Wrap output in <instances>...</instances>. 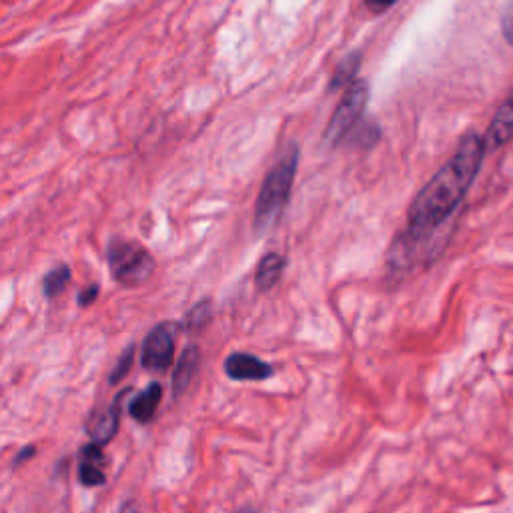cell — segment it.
<instances>
[{
	"instance_id": "cell-1",
	"label": "cell",
	"mask_w": 513,
	"mask_h": 513,
	"mask_svg": "<svg viewBox=\"0 0 513 513\" xmlns=\"http://www.w3.org/2000/svg\"><path fill=\"white\" fill-rule=\"evenodd\" d=\"M485 153L483 137L469 133L461 139L453 157L415 195L407 211L405 241L409 245L431 237L455 213L473 185Z\"/></svg>"
},
{
	"instance_id": "cell-2",
	"label": "cell",
	"mask_w": 513,
	"mask_h": 513,
	"mask_svg": "<svg viewBox=\"0 0 513 513\" xmlns=\"http://www.w3.org/2000/svg\"><path fill=\"white\" fill-rule=\"evenodd\" d=\"M297 165H299V149L297 145H289L281 159L271 167L267 173L257 205H255V231L263 233L269 227L275 225L279 215L289 203L293 181L297 175Z\"/></svg>"
},
{
	"instance_id": "cell-3",
	"label": "cell",
	"mask_w": 513,
	"mask_h": 513,
	"mask_svg": "<svg viewBox=\"0 0 513 513\" xmlns=\"http://www.w3.org/2000/svg\"><path fill=\"white\" fill-rule=\"evenodd\" d=\"M109 265L115 281L131 289L145 285L155 271L151 253L133 241H113L109 247Z\"/></svg>"
},
{
	"instance_id": "cell-4",
	"label": "cell",
	"mask_w": 513,
	"mask_h": 513,
	"mask_svg": "<svg viewBox=\"0 0 513 513\" xmlns=\"http://www.w3.org/2000/svg\"><path fill=\"white\" fill-rule=\"evenodd\" d=\"M367 99H369V89H367V83L361 79H357L353 85L345 89V95L341 97L325 129V141L329 145H337L345 141L349 133L359 125Z\"/></svg>"
},
{
	"instance_id": "cell-5",
	"label": "cell",
	"mask_w": 513,
	"mask_h": 513,
	"mask_svg": "<svg viewBox=\"0 0 513 513\" xmlns=\"http://www.w3.org/2000/svg\"><path fill=\"white\" fill-rule=\"evenodd\" d=\"M175 337V323H161L153 327L143 343V367L149 371H167L175 361Z\"/></svg>"
},
{
	"instance_id": "cell-6",
	"label": "cell",
	"mask_w": 513,
	"mask_h": 513,
	"mask_svg": "<svg viewBox=\"0 0 513 513\" xmlns=\"http://www.w3.org/2000/svg\"><path fill=\"white\" fill-rule=\"evenodd\" d=\"M223 369H225L227 377L233 381H267L275 373L273 365H269L267 361H263L251 353H245V351L231 353L225 359Z\"/></svg>"
},
{
	"instance_id": "cell-7",
	"label": "cell",
	"mask_w": 513,
	"mask_h": 513,
	"mask_svg": "<svg viewBox=\"0 0 513 513\" xmlns=\"http://www.w3.org/2000/svg\"><path fill=\"white\" fill-rule=\"evenodd\" d=\"M131 393V389H123L111 407H107L105 411L97 413L89 425H87V431H89V437L93 443L97 445H107L119 431V423H121V405H123V399Z\"/></svg>"
},
{
	"instance_id": "cell-8",
	"label": "cell",
	"mask_w": 513,
	"mask_h": 513,
	"mask_svg": "<svg viewBox=\"0 0 513 513\" xmlns=\"http://www.w3.org/2000/svg\"><path fill=\"white\" fill-rule=\"evenodd\" d=\"M511 139H513V93L497 109L483 141H485V149L491 153L503 147L505 143H509Z\"/></svg>"
},
{
	"instance_id": "cell-9",
	"label": "cell",
	"mask_w": 513,
	"mask_h": 513,
	"mask_svg": "<svg viewBox=\"0 0 513 513\" xmlns=\"http://www.w3.org/2000/svg\"><path fill=\"white\" fill-rule=\"evenodd\" d=\"M201 365V349L197 345L185 347L181 357L177 359V369L173 373V397L179 399L193 383Z\"/></svg>"
},
{
	"instance_id": "cell-10",
	"label": "cell",
	"mask_w": 513,
	"mask_h": 513,
	"mask_svg": "<svg viewBox=\"0 0 513 513\" xmlns=\"http://www.w3.org/2000/svg\"><path fill=\"white\" fill-rule=\"evenodd\" d=\"M163 399V385L153 381L143 393H139L131 405H129V413L135 421L139 423H149L153 421V417L157 415V409L161 405Z\"/></svg>"
},
{
	"instance_id": "cell-11",
	"label": "cell",
	"mask_w": 513,
	"mask_h": 513,
	"mask_svg": "<svg viewBox=\"0 0 513 513\" xmlns=\"http://www.w3.org/2000/svg\"><path fill=\"white\" fill-rule=\"evenodd\" d=\"M287 267V259L281 253H267L255 271V283L261 291H269L273 289L279 279L283 277V271Z\"/></svg>"
},
{
	"instance_id": "cell-12",
	"label": "cell",
	"mask_w": 513,
	"mask_h": 513,
	"mask_svg": "<svg viewBox=\"0 0 513 513\" xmlns=\"http://www.w3.org/2000/svg\"><path fill=\"white\" fill-rule=\"evenodd\" d=\"M359 67H361V55L355 53V55H349L347 59H343L335 73H333V79L329 83V91H337V89H347L349 85H353L357 79V73H359Z\"/></svg>"
},
{
	"instance_id": "cell-13",
	"label": "cell",
	"mask_w": 513,
	"mask_h": 513,
	"mask_svg": "<svg viewBox=\"0 0 513 513\" xmlns=\"http://www.w3.org/2000/svg\"><path fill=\"white\" fill-rule=\"evenodd\" d=\"M69 283H71V269H69L67 265H61V267L53 269V271L45 277V281H43V293H45V297L55 299V297H59V295L69 287Z\"/></svg>"
},
{
	"instance_id": "cell-14",
	"label": "cell",
	"mask_w": 513,
	"mask_h": 513,
	"mask_svg": "<svg viewBox=\"0 0 513 513\" xmlns=\"http://www.w3.org/2000/svg\"><path fill=\"white\" fill-rule=\"evenodd\" d=\"M211 321V301H199L183 319V327L187 331H201Z\"/></svg>"
},
{
	"instance_id": "cell-15",
	"label": "cell",
	"mask_w": 513,
	"mask_h": 513,
	"mask_svg": "<svg viewBox=\"0 0 513 513\" xmlns=\"http://www.w3.org/2000/svg\"><path fill=\"white\" fill-rule=\"evenodd\" d=\"M379 137H381L379 127H375V125H363L361 131H355V129H353L345 141H349L351 145H359V147H363V149H369V147H373V143L379 141Z\"/></svg>"
},
{
	"instance_id": "cell-16",
	"label": "cell",
	"mask_w": 513,
	"mask_h": 513,
	"mask_svg": "<svg viewBox=\"0 0 513 513\" xmlns=\"http://www.w3.org/2000/svg\"><path fill=\"white\" fill-rule=\"evenodd\" d=\"M133 359H135V347L129 345V347L123 351V355L119 357V361L115 363V367H113V373H111V377H109V383H111V385L121 383V381L129 375V371H131V367H133Z\"/></svg>"
},
{
	"instance_id": "cell-17",
	"label": "cell",
	"mask_w": 513,
	"mask_h": 513,
	"mask_svg": "<svg viewBox=\"0 0 513 513\" xmlns=\"http://www.w3.org/2000/svg\"><path fill=\"white\" fill-rule=\"evenodd\" d=\"M79 479L85 487H97V485H105L107 475L103 471L101 465H93V463H81L79 465Z\"/></svg>"
},
{
	"instance_id": "cell-18",
	"label": "cell",
	"mask_w": 513,
	"mask_h": 513,
	"mask_svg": "<svg viewBox=\"0 0 513 513\" xmlns=\"http://www.w3.org/2000/svg\"><path fill=\"white\" fill-rule=\"evenodd\" d=\"M501 35L513 47V0H509L501 11Z\"/></svg>"
},
{
	"instance_id": "cell-19",
	"label": "cell",
	"mask_w": 513,
	"mask_h": 513,
	"mask_svg": "<svg viewBox=\"0 0 513 513\" xmlns=\"http://www.w3.org/2000/svg\"><path fill=\"white\" fill-rule=\"evenodd\" d=\"M99 291H101L99 285H89L87 289H83V291L79 293V305H81V307L93 305V303L97 301V297H99Z\"/></svg>"
},
{
	"instance_id": "cell-20",
	"label": "cell",
	"mask_w": 513,
	"mask_h": 513,
	"mask_svg": "<svg viewBox=\"0 0 513 513\" xmlns=\"http://www.w3.org/2000/svg\"><path fill=\"white\" fill-rule=\"evenodd\" d=\"M363 3L371 13H385L397 3V0H363Z\"/></svg>"
},
{
	"instance_id": "cell-21",
	"label": "cell",
	"mask_w": 513,
	"mask_h": 513,
	"mask_svg": "<svg viewBox=\"0 0 513 513\" xmlns=\"http://www.w3.org/2000/svg\"><path fill=\"white\" fill-rule=\"evenodd\" d=\"M37 453V449H35V445H27V447H23V451L15 457V465H21V463H25L27 459H31L33 455Z\"/></svg>"
},
{
	"instance_id": "cell-22",
	"label": "cell",
	"mask_w": 513,
	"mask_h": 513,
	"mask_svg": "<svg viewBox=\"0 0 513 513\" xmlns=\"http://www.w3.org/2000/svg\"><path fill=\"white\" fill-rule=\"evenodd\" d=\"M235 513H259V511H257V509H253V507H249V505H247V507H241V509H237V511H235Z\"/></svg>"
}]
</instances>
